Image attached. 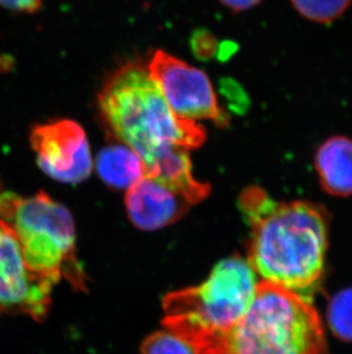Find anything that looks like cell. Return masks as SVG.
I'll return each instance as SVG.
<instances>
[{"label": "cell", "instance_id": "6", "mask_svg": "<svg viewBox=\"0 0 352 354\" xmlns=\"http://www.w3.org/2000/svg\"><path fill=\"white\" fill-rule=\"evenodd\" d=\"M148 71L179 118L212 120L219 127L229 125V116L219 106L210 78L203 71L164 50L153 54Z\"/></svg>", "mask_w": 352, "mask_h": 354}, {"label": "cell", "instance_id": "12", "mask_svg": "<svg viewBox=\"0 0 352 354\" xmlns=\"http://www.w3.org/2000/svg\"><path fill=\"white\" fill-rule=\"evenodd\" d=\"M97 174L113 189H128L146 177L142 160L125 145L104 148L95 160Z\"/></svg>", "mask_w": 352, "mask_h": 354}, {"label": "cell", "instance_id": "3", "mask_svg": "<svg viewBox=\"0 0 352 354\" xmlns=\"http://www.w3.org/2000/svg\"><path fill=\"white\" fill-rule=\"evenodd\" d=\"M259 284L247 259L226 258L203 283L165 296L164 326L197 354H216L246 315Z\"/></svg>", "mask_w": 352, "mask_h": 354}, {"label": "cell", "instance_id": "8", "mask_svg": "<svg viewBox=\"0 0 352 354\" xmlns=\"http://www.w3.org/2000/svg\"><path fill=\"white\" fill-rule=\"evenodd\" d=\"M53 283L28 268L12 228L0 221V313L41 320L50 310Z\"/></svg>", "mask_w": 352, "mask_h": 354}, {"label": "cell", "instance_id": "10", "mask_svg": "<svg viewBox=\"0 0 352 354\" xmlns=\"http://www.w3.org/2000/svg\"><path fill=\"white\" fill-rule=\"evenodd\" d=\"M146 177L153 178L184 197L191 205L210 194L211 186L193 177L188 149L170 146L164 148L146 167Z\"/></svg>", "mask_w": 352, "mask_h": 354}, {"label": "cell", "instance_id": "17", "mask_svg": "<svg viewBox=\"0 0 352 354\" xmlns=\"http://www.w3.org/2000/svg\"><path fill=\"white\" fill-rule=\"evenodd\" d=\"M43 0H0V7L15 13H36L43 6Z\"/></svg>", "mask_w": 352, "mask_h": 354}, {"label": "cell", "instance_id": "7", "mask_svg": "<svg viewBox=\"0 0 352 354\" xmlns=\"http://www.w3.org/2000/svg\"><path fill=\"white\" fill-rule=\"evenodd\" d=\"M30 144L38 167L54 180L79 184L92 174L93 160L86 133L73 120L37 125L31 130Z\"/></svg>", "mask_w": 352, "mask_h": 354}, {"label": "cell", "instance_id": "19", "mask_svg": "<svg viewBox=\"0 0 352 354\" xmlns=\"http://www.w3.org/2000/svg\"><path fill=\"white\" fill-rule=\"evenodd\" d=\"M0 193H1V184H0Z\"/></svg>", "mask_w": 352, "mask_h": 354}, {"label": "cell", "instance_id": "16", "mask_svg": "<svg viewBox=\"0 0 352 354\" xmlns=\"http://www.w3.org/2000/svg\"><path fill=\"white\" fill-rule=\"evenodd\" d=\"M217 41L211 32L204 29L195 31L191 37V48L199 60H211L217 50Z\"/></svg>", "mask_w": 352, "mask_h": 354}, {"label": "cell", "instance_id": "18", "mask_svg": "<svg viewBox=\"0 0 352 354\" xmlns=\"http://www.w3.org/2000/svg\"><path fill=\"white\" fill-rule=\"evenodd\" d=\"M219 3H222L223 6L228 7L229 10L239 13L257 6L259 3H262V0H219Z\"/></svg>", "mask_w": 352, "mask_h": 354}, {"label": "cell", "instance_id": "9", "mask_svg": "<svg viewBox=\"0 0 352 354\" xmlns=\"http://www.w3.org/2000/svg\"><path fill=\"white\" fill-rule=\"evenodd\" d=\"M125 205L130 221L144 231L173 224L191 207L184 197L150 177H143L127 189Z\"/></svg>", "mask_w": 352, "mask_h": 354}, {"label": "cell", "instance_id": "15", "mask_svg": "<svg viewBox=\"0 0 352 354\" xmlns=\"http://www.w3.org/2000/svg\"><path fill=\"white\" fill-rule=\"evenodd\" d=\"M141 354H197L188 343L170 331H157L141 345Z\"/></svg>", "mask_w": 352, "mask_h": 354}, {"label": "cell", "instance_id": "11", "mask_svg": "<svg viewBox=\"0 0 352 354\" xmlns=\"http://www.w3.org/2000/svg\"><path fill=\"white\" fill-rule=\"evenodd\" d=\"M319 184L333 196H352V139L335 136L326 139L315 154Z\"/></svg>", "mask_w": 352, "mask_h": 354}, {"label": "cell", "instance_id": "14", "mask_svg": "<svg viewBox=\"0 0 352 354\" xmlns=\"http://www.w3.org/2000/svg\"><path fill=\"white\" fill-rule=\"evenodd\" d=\"M327 319L333 334L352 342V289L341 291L332 298Z\"/></svg>", "mask_w": 352, "mask_h": 354}, {"label": "cell", "instance_id": "2", "mask_svg": "<svg viewBox=\"0 0 352 354\" xmlns=\"http://www.w3.org/2000/svg\"><path fill=\"white\" fill-rule=\"evenodd\" d=\"M99 104L113 133L141 158L144 170L162 149H195L206 131L195 120L179 118L142 64H127L106 80Z\"/></svg>", "mask_w": 352, "mask_h": 354}, {"label": "cell", "instance_id": "13", "mask_svg": "<svg viewBox=\"0 0 352 354\" xmlns=\"http://www.w3.org/2000/svg\"><path fill=\"white\" fill-rule=\"evenodd\" d=\"M352 0H291L294 10L306 20L329 24L346 13Z\"/></svg>", "mask_w": 352, "mask_h": 354}, {"label": "cell", "instance_id": "4", "mask_svg": "<svg viewBox=\"0 0 352 354\" xmlns=\"http://www.w3.org/2000/svg\"><path fill=\"white\" fill-rule=\"evenodd\" d=\"M326 333L313 301L260 281L246 315L216 354H325Z\"/></svg>", "mask_w": 352, "mask_h": 354}, {"label": "cell", "instance_id": "1", "mask_svg": "<svg viewBox=\"0 0 352 354\" xmlns=\"http://www.w3.org/2000/svg\"><path fill=\"white\" fill-rule=\"evenodd\" d=\"M252 237L248 261L261 282L313 301L322 283L329 248V214L309 201L277 202L261 188L240 194Z\"/></svg>", "mask_w": 352, "mask_h": 354}, {"label": "cell", "instance_id": "5", "mask_svg": "<svg viewBox=\"0 0 352 354\" xmlns=\"http://www.w3.org/2000/svg\"><path fill=\"white\" fill-rule=\"evenodd\" d=\"M0 221L20 243L28 268L55 284L64 277L77 290L85 288V275L76 256V233L67 207L45 192L22 197L0 193Z\"/></svg>", "mask_w": 352, "mask_h": 354}]
</instances>
